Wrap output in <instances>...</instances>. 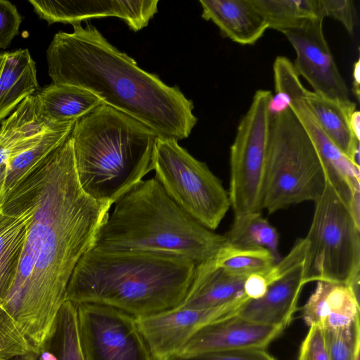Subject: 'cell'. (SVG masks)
Masks as SVG:
<instances>
[{
    "instance_id": "obj_39",
    "label": "cell",
    "mask_w": 360,
    "mask_h": 360,
    "mask_svg": "<svg viewBox=\"0 0 360 360\" xmlns=\"http://www.w3.org/2000/svg\"><path fill=\"white\" fill-rule=\"evenodd\" d=\"M8 360H39L38 352H31L24 355H20Z\"/></svg>"
},
{
    "instance_id": "obj_40",
    "label": "cell",
    "mask_w": 360,
    "mask_h": 360,
    "mask_svg": "<svg viewBox=\"0 0 360 360\" xmlns=\"http://www.w3.org/2000/svg\"><path fill=\"white\" fill-rule=\"evenodd\" d=\"M6 174L4 172H0V210L2 204V195H3V188L5 181Z\"/></svg>"
},
{
    "instance_id": "obj_37",
    "label": "cell",
    "mask_w": 360,
    "mask_h": 360,
    "mask_svg": "<svg viewBox=\"0 0 360 360\" xmlns=\"http://www.w3.org/2000/svg\"><path fill=\"white\" fill-rule=\"evenodd\" d=\"M352 91L357 101L360 100V60L358 58L353 64Z\"/></svg>"
},
{
    "instance_id": "obj_25",
    "label": "cell",
    "mask_w": 360,
    "mask_h": 360,
    "mask_svg": "<svg viewBox=\"0 0 360 360\" xmlns=\"http://www.w3.org/2000/svg\"><path fill=\"white\" fill-rule=\"evenodd\" d=\"M269 29L281 32L323 18L321 0H251Z\"/></svg>"
},
{
    "instance_id": "obj_12",
    "label": "cell",
    "mask_w": 360,
    "mask_h": 360,
    "mask_svg": "<svg viewBox=\"0 0 360 360\" xmlns=\"http://www.w3.org/2000/svg\"><path fill=\"white\" fill-rule=\"evenodd\" d=\"M323 18L309 20L282 32L294 49L293 63L299 76L311 86L313 92L326 98L349 102L348 86L335 63L326 39Z\"/></svg>"
},
{
    "instance_id": "obj_22",
    "label": "cell",
    "mask_w": 360,
    "mask_h": 360,
    "mask_svg": "<svg viewBox=\"0 0 360 360\" xmlns=\"http://www.w3.org/2000/svg\"><path fill=\"white\" fill-rule=\"evenodd\" d=\"M304 100L328 138L359 167L360 140L355 138L349 124L356 103L326 98L311 91Z\"/></svg>"
},
{
    "instance_id": "obj_4",
    "label": "cell",
    "mask_w": 360,
    "mask_h": 360,
    "mask_svg": "<svg viewBox=\"0 0 360 360\" xmlns=\"http://www.w3.org/2000/svg\"><path fill=\"white\" fill-rule=\"evenodd\" d=\"M114 204L93 248L169 253L198 264L214 258L226 243L224 235L179 207L155 177L141 181Z\"/></svg>"
},
{
    "instance_id": "obj_14",
    "label": "cell",
    "mask_w": 360,
    "mask_h": 360,
    "mask_svg": "<svg viewBox=\"0 0 360 360\" xmlns=\"http://www.w3.org/2000/svg\"><path fill=\"white\" fill-rule=\"evenodd\" d=\"M283 330L277 327L246 319L236 314L202 328L186 345L178 356L186 358L220 351L266 349Z\"/></svg>"
},
{
    "instance_id": "obj_34",
    "label": "cell",
    "mask_w": 360,
    "mask_h": 360,
    "mask_svg": "<svg viewBox=\"0 0 360 360\" xmlns=\"http://www.w3.org/2000/svg\"><path fill=\"white\" fill-rule=\"evenodd\" d=\"M298 360H330L323 329L321 326L309 327L301 345Z\"/></svg>"
},
{
    "instance_id": "obj_9",
    "label": "cell",
    "mask_w": 360,
    "mask_h": 360,
    "mask_svg": "<svg viewBox=\"0 0 360 360\" xmlns=\"http://www.w3.org/2000/svg\"><path fill=\"white\" fill-rule=\"evenodd\" d=\"M271 91L257 90L230 147L228 191L234 217L261 212Z\"/></svg>"
},
{
    "instance_id": "obj_6",
    "label": "cell",
    "mask_w": 360,
    "mask_h": 360,
    "mask_svg": "<svg viewBox=\"0 0 360 360\" xmlns=\"http://www.w3.org/2000/svg\"><path fill=\"white\" fill-rule=\"evenodd\" d=\"M326 183L316 150L289 107L270 114L261 208L269 214L315 202Z\"/></svg>"
},
{
    "instance_id": "obj_32",
    "label": "cell",
    "mask_w": 360,
    "mask_h": 360,
    "mask_svg": "<svg viewBox=\"0 0 360 360\" xmlns=\"http://www.w3.org/2000/svg\"><path fill=\"white\" fill-rule=\"evenodd\" d=\"M324 17L338 21L349 35H352L357 23V12L352 0H321Z\"/></svg>"
},
{
    "instance_id": "obj_20",
    "label": "cell",
    "mask_w": 360,
    "mask_h": 360,
    "mask_svg": "<svg viewBox=\"0 0 360 360\" xmlns=\"http://www.w3.org/2000/svg\"><path fill=\"white\" fill-rule=\"evenodd\" d=\"M33 97L39 118L50 128L75 123L103 103L84 89L53 83L39 90Z\"/></svg>"
},
{
    "instance_id": "obj_28",
    "label": "cell",
    "mask_w": 360,
    "mask_h": 360,
    "mask_svg": "<svg viewBox=\"0 0 360 360\" xmlns=\"http://www.w3.org/2000/svg\"><path fill=\"white\" fill-rule=\"evenodd\" d=\"M213 261L231 274L246 277L266 272L276 262L271 253L264 248H241L226 243Z\"/></svg>"
},
{
    "instance_id": "obj_33",
    "label": "cell",
    "mask_w": 360,
    "mask_h": 360,
    "mask_svg": "<svg viewBox=\"0 0 360 360\" xmlns=\"http://www.w3.org/2000/svg\"><path fill=\"white\" fill-rule=\"evenodd\" d=\"M22 17L17 8L8 1L0 0V49L9 46L18 34Z\"/></svg>"
},
{
    "instance_id": "obj_31",
    "label": "cell",
    "mask_w": 360,
    "mask_h": 360,
    "mask_svg": "<svg viewBox=\"0 0 360 360\" xmlns=\"http://www.w3.org/2000/svg\"><path fill=\"white\" fill-rule=\"evenodd\" d=\"M323 332L330 360H354L360 352L359 319L349 328Z\"/></svg>"
},
{
    "instance_id": "obj_15",
    "label": "cell",
    "mask_w": 360,
    "mask_h": 360,
    "mask_svg": "<svg viewBox=\"0 0 360 360\" xmlns=\"http://www.w3.org/2000/svg\"><path fill=\"white\" fill-rule=\"evenodd\" d=\"M289 105L311 140L326 179L349 206L353 192L360 191V167L328 138L304 98L294 101Z\"/></svg>"
},
{
    "instance_id": "obj_23",
    "label": "cell",
    "mask_w": 360,
    "mask_h": 360,
    "mask_svg": "<svg viewBox=\"0 0 360 360\" xmlns=\"http://www.w3.org/2000/svg\"><path fill=\"white\" fill-rule=\"evenodd\" d=\"M27 230L25 214L3 202L0 210V303L15 279Z\"/></svg>"
},
{
    "instance_id": "obj_27",
    "label": "cell",
    "mask_w": 360,
    "mask_h": 360,
    "mask_svg": "<svg viewBox=\"0 0 360 360\" xmlns=\"http://www.w3.org/2000/svg\"><path fill=\"white\" fill-rule=\"evenodd\" d=\"M43 347L51 351L56 360H86L79 338L76 304L67 300L63 303Z\"/></svg>"
},
{
    "instance_id": "obj_3",
    "label": "cell",
    "mask_w": 360,
    "mask_h": 360,
    "mask_svg": "<svg viewBox=\"0 0 360 360\" xmlns=\"http://www.w3.org/2000/svg\"><path fill=\"white\" fill-rule=\"evenodd\" d=\"M196 265L173 254L92 247L76 264L65 301L107 305L134 317L151 315L182 303Z\"/></svg>"
},
{
    "instance_id": "obj_8",
    "label": "cell",
    "mask_w": 360,
    "mask_h": 360,
    "mask_svg": "<svg viewBox=\"0 0 360 360\" xmlns=\"http://www.w3.org/2000/svg\"><path fill=\"white\" fill-rule=\"evenodd\" d=\"M153 170L169 197L210 230H215L231 207L228 191L207 165L174 139H156Z\"/></svg>"
},
{
    "instance_id": "obj_29",
    "label": "cell",
    "mask_w": 360,
    "mask_h": 360,
    "mask_svg": "<svg viewBox=\"0 0 360 360\" xmlns=\"http://www.w3.org/2000/svg\"><path fill=\"white\" fill-rule=\"evenodd\" d=\"M275 94L269 103V113L274 114L289 107L291 102L305 98L309 90L300 81L292 62L283 56H277L273 63Z\"/></svg>"
},
{
    "instance_id": "obj_24",
    "label": "cell",
    "mask_w": 360,
    "mask_h": 360,
    "mask_svg": "<svg viewBox=\"0 0 360 360\" xmlns=\"http://www.w3.org/2000/svg\"><path fill=\"white\" fill-rule=\"evenodd\" d=\"M75 123L46 131L38 141L6 162L2 201L24 177L46 160L70 135Z\"/></svg>"
},
{
    "instance_id": "obj_1",
    "label": "cell",
    "mask_w": 360,
    "mask_h": 360,
    "mask_svg": "<svg viewBox=\"0 0 360 360\" xmlns=\"http://www.w3.org/2000/svg\"><path fill=\"white\" fill-rule=\"evenodd\" d=\"M25 214L15 279L0 306L39 351L53 329L73 270L94 245L111 204L82 188L70 135L3 199Z\"/></svg>"
},
{
    "instance_id": "obj_17",
    "label": "cell",
    "mask_w": 360,
    "mask_h": 360,
    "mask_svg": "<svg viewBox=\"0 0 360 360\" xmlns=\"http://www.w3.org/2000/svg\"><path fill=\"white\" fill-rule=\"evenodd\" d=\"M302 318L309 326L340 330L359 319V301L345 283L320 281L302 307Z\"/></svg>"
},
{
    "instance_id": "obj_10",
    "label": "cell",
    "mask_w": 360,
    "mask_h": 360,
    "mask_svg": "<svg viewBox=\"0 0 360 360\" xmlns=\"http://www.w3.org/2000/svg\"><path fill=\"white\" fill-rule=\"evenodd\" d=\"M77 307L86 360H153L136 317L103 304L82 303Z\"/></svg>"
},
{
    "instance_id": "obj_18",
    "label": "cell",
    "mask_w": 360,
    "mask_h": 360,
    "mask_svg": "<svg viewBox=\"0 0 360 360\" xmlns=\"http://www.w3.org/2000/svg\"><path fill=\"white\" fill-rule=\"evenodd\" d=\"M202 18L212 22L221 34L240 45L256 44L269 29L251 0H200Z\"/></svg>"
},
{
    "instance_id": "obj_36",
    "label": "cell",
    "mask_w": 360,
    "mask_h": 360,
    "mask_svg": "<svg viewBox=\"0 0 360 360\" xmlns=\"http://www.w3.org/2000/svg\"><path fill=\"white\" fill-rule=\"evenodd\" d=\"M269 287L262 274L248 276L244 283V292L248 299H259L266 292Z\"/></svg>"
},
{
    "instance_id": "obj_7",
    "label": "cell",
    "mask_w": 360,
    "mask_h": 360,
    "mask_svg": "<svg viewBox=\"0 0 360 360\" xmlns=\"http://www.w3.org/2000/svg\"><path fill=\"white\" fill-rule=\"evenodd\" d=\"M314 204L311 223L304 238V281L305 284L324 281L349 285L360 278V226L327 179Z\"/></svg>"
},
{
    "instance_id": "obj_21",
    "label": "cell",
    "mask_w": 360,
    "mask_h": 360,
    "mask_svg": "<svg viewBox=\"0 0 360 360\" xmlns=\"http://www.w3.org/2000/svg\"><path fill=\"white\" fill-rule=\"evenodd\" d=\"M39 89L35 62L28 49L0 53V121Z\"/></svg>"
},
{
    "instance_id": "obj_30",
    "label": "cell",
    "mask_w": 360,
    "mask_h": 360,
    "mask_svg": "<svg viewBox=\"0 0 360 360\" xmlns=\"http://www.w3.org/2000/svg\"><path fill=\"white\" fill-rule=\"evenodd\" d=\"M38 352L8 312L0 306V360Z\"/></svg>"
},
{
    "instance_id": "obj_26",
    "label": "cell",
    "mask_w": 360,
    "mask_h": 360,
    "mask_svg": "<svg viewBox=\"0 0 360 360\" xmlns=\"http://www.w3.org/2000/svg\"><path fill=\"white\" fill-rule=\"evenodd\" d=\"M224 236L226 244L241 248H264L271 253L276 262L281 259L278 233L261 212L234 217L229 230Z\"/></svg>"
},
{
    "instance_id": "obj_5",
    "label": "cell",
    "mask_w": 360,
    "mask_h": 360,
    "mask_svg": "<svg viewBox=\"0 0 360 360\" xmlns=\"http://www.w3.org/2000/svg\"><path fill=\"white\" fill-rule=\"evenodd\" d=\"M82 190L112 205L153 170L158 136L103 103L77 121L70 133Z\"/></svg>"
},
{
    "instance_id": "obj_16",
    "label": "cell",
    "mask_w": 360,
    "mask_h": 360,
    "mask_svg": "<svg viewBox=\"0 0 360 360\" xmlns=\"http://www.w3.org/2000/svg\"><path fill=\"white\" fill-rule=\"evenodd\" d=\"M304 285L301 263L271 283L262 297L246 300L236 314L284 330L297 309V302Z\"/></svg>"
},
{
    "instance_id": "obj_35",
    "label": "cell",
    "mask_w": 360,
    "mask_h": 360,
    "mask_svg": "<svg viewBox=\"0 0 360 360\" xmlns=\"http://www.w3.org/2000/svg\"><path fill=\"white\" fill-rule=\"evenodd\" d=\"M171 360H276L266 349H243L204 353Z\"/></svg>"
},
{
    "instance_id": "obj_19",
    "label": "cell",
    "mask_w": 360,
    "mask_h": 360,
    "mask_svg": "<svg viewBox=\"0 0 360 360\" xmlns=\"http://www.w3.org/2000/svg\"><path fill=\"white\" fill-rule=\"evenodd\" d=\"M246 276L231 274L213 259L196 265L194 277L179 307L210 309L248 299L244 292Z\"/></svg>"
},
{
    "instance_id": "obj_41",
    "label": "cell",
    "mask_w": 360,
    "mask_h": 360,
    "mask_svg": "<svg viewBox=\"0 0 360 360\" xmlns=\"http://www.w3.org/2000/svg\"><path fill=\"white\" fill-rule=\"evenodd\" d=\"M359 354H360V352H359L356 354V356H355L354 360H360V359H359Z\"/></svg>"
},
{
    "instance_id": "obj_2",
    "label": "cell",
    "mask_w": 360,
    "mask_h": 360,
    "mask_svg": "<svg viewBox=\"0 0 360 360\" xmlns=\"http://www.w3.org/2000/svg\"><path fill=\"white\" fill-rule=\"evenodd\" d=\"M57 32L46 51L52 83L84 89L103 103L150 128L160 138L186 139L198 119L179 86L141 68L94 26L72 25Z\"/></svg>"
},
{
    "instance_id": "obj_38",
    "label": "cell",
    "mask_w": 360,
    "mask_h": 360,
    "mask_svg": "<svg viewBox=\"0 0 360 360\" xmlns=\"http://www.w3.org/2000/svg\"><path fill=\"white\" fill-rule=\"evenodd\" d=\"M349 124L355 138L360 140V112L356 110L351 115Z\"/></svg>"
},
{
    "instance_id": "obj_11",
    "label": "cell",
    "mask_w": 360,
    "mask_h": 360,
    "mask_svg": "<svg viewBox=\"0 0 360 360\" xmlns=\"http://www.w3.org/2000/svg\"><path fill=\"white\" fill-rule=\"evenodd\" d=\"M246 300L210 309L179 306L136 317V320L152 359L171 360L179 356L199 330L214 321L237 314Z\"/></svg>"
},
{
    "instance_id": "obj_13",
    "label": "cell",
    "mask_w": 360,
    "mask_h": 360,
    "mask_svg": "<svg viewBox=\"0 0 360 360\" xmlns=\"http://www.w3.org/2000/svg\"><path fill=\"white\" fill-rule=\"evenodd\" d=\"M158 0H30L37 15L48 24L72 25L92 18L116 17L137 32L146 27L158 11Z\"/></svg>"
}]
</instances>
